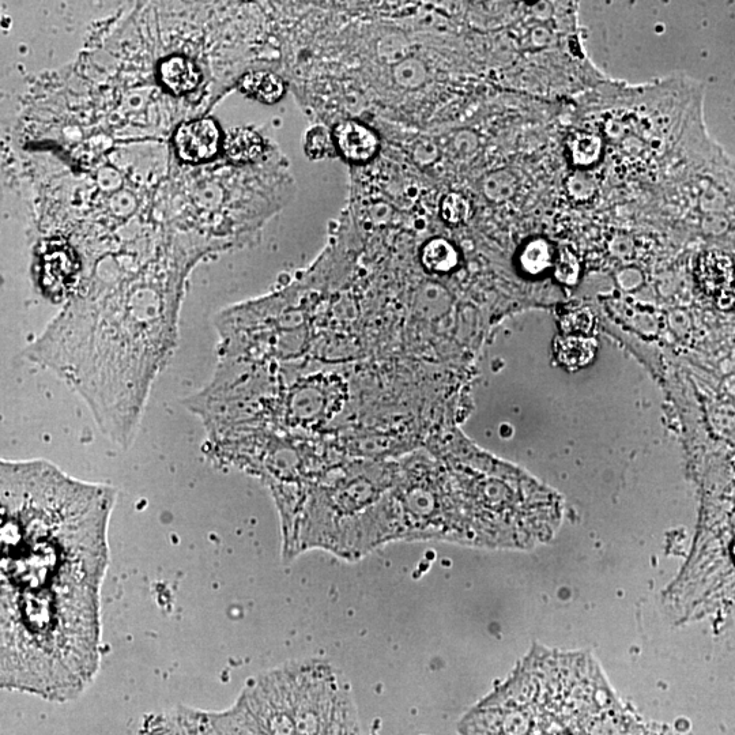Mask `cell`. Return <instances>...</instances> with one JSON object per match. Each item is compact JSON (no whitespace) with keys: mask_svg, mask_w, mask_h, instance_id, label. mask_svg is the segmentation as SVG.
Returning a JSON list of instances; mask_svg holds the SVG:
<instances>
[{"mask_svg":"<svg viewBox=\"0 0 735 735\" xmlns=\"http://www.w3.org/2000/svg\"><path fill=\"white\" fill-rule=\"evenodd\" d=\"M0 500V684L73 699L100 669V597L116 490L44 459L2 461Z\"/></svg>","mask_w":735,"mask_h":735,"instance_id":"cell-1","label":"cell"},{"mask_svg":"<svg viewBox=\"0 0 735 735\" xmlns=\"http://www.w3.org/2000/svg\"><path fill=\"white\" fill-rule=\"evenodd\" d=\"M81 262L66 240H48L37 256V277L43 292L51 299H63L78 281Z\"/></svg>","mask_w":735,"mask_h":735,"instance_id":"cell-2","label":"cell"},{"mask_svg":"<svg viewBox=\"0 0 735 735\" xmlns=\"http://www.w3.org/2000/svg\"><path fill=\"white\" fill-rule=\"evenodd\" d=\"M221 145V131L211 119L184 123L175 135L176 152L183 161L201 164L216 156Z\"/></svg>","mask_w":735,"mask_h":735,"instance_id":"cell-3","label":"cell"},{"mask_svg":"<svg viewBox=\"0 0 735 735\" xmlns=\"http://www.w3.org/2000/svg\"><path fill=\"white\" fill-rule=\"evenodd\" d=\"M335 146L346 160L363 164L378 153L379 139L371 128L358 122H343L335 128Z\"/></svg>","mask_w":735,"mask_h":735,"instance_id":"cell-4","label":"cell"},{"mask_svg":"<svg viewBox=\"0 0 735 735\" xmlns=\"http://www.w3.org/2000/svg\"><path fill=\"white\" fill-rule=\"evenodd\" d=\"M701 288L719 301L729 300L733 293L734 265L722 252H707L697 266Z\"/></svg>","mask_w":735,"mask_h":735,"instance_id":"cell-5","label":"cell"},{"mask_svg":"<svg viewBox=\"0 0 735 735\" xmlns=\"http://www.w3.org/2000/svg\"><path fill=\"white\" fill-rule=\"evenodd\" d=\"M162 85L175 94H184L194 90L201 81V71L194 62L184 56H171L160 64Z\"/></svg>","mask_w":735,"mask_h":735,"instance_id":"cell-6","label":"cell"},{"mask_svg":"<svg viewBox=\"0 0 735 735\" xmlns=\"http://www.w3.org/2000/svg\"><path fill=\"white\" fill-rule=\"evenodd\" d=\"M241 92L263 104L280 101L285 93V85L280 77L269 71H252L240 79Z\"/></svg>","mask_w":735,"mask_h":735,"instance_id":"cell-7","label":"cell"},{"mask_svg":"<svg viewBox=\"0 0 735 735\" xmlns=\"http://www.w3.org/2000/svg\"><path fill=\"white\" fill-rule=\"evenodd\" d=\"M226 156L235 162H251L263 152V142L259 134L251 128H236L231 131L224 143Z\"/></svg>","mask_w":735,"mask_h":735,"instance_id":"cell-8","label":"cell"},{"mask_svg":"<svg viewBox=\"0 0 735 735\" xmlns=\"http://www.w3.org/2000/svg\"><path fill=\"white\" fill-rule=\"evenodd\" d=\"M597 350L594 339L583 337H564L557 342V356L568 368H582L591 363Z\"/></svg>","mask_w":735,"mask_h":735,"instance_id":"cell-9","label":"cell"},{"mask_svg":"<svg viewBox=\"0 0 735 735\" xmlns=\"http://www.w3.org/2000/svg\"><path fill=\"white\" fill-rule=\"evenodd\" d=\"M458 260L454 245L444 239H433L422 250V265L432 273H450Z\"/></svg>","mask_w":735,"mask_h":735,"instance_id":"cell-10","label":"cell"},{"mask_svg":"<svg viewBox=\"0 0 735 735\" xmlns=\"http://www.w3.org/2000/svg\"><path fill=\"white\" fill-rule=\"evenodd\" d=\"M553 263V252L545 240H534L527 244L520 256V265L527 274L538 275L548 270Z\"/></svg>","mask_w":735,"mask_h":735,"instance_id":"cell-11","label":"cell"},{"mask_svg":"<svg viewBox=\"0 0 735 735\" xmlns=\"http://www.w3.org/2000/svg\"><path fill=\"white\" fill-rule=\"evenodd\" d=\"M471 216V206L465 196L461 194H448L441 202V217L451 225L463 224Z\"/></svg>","mask_w":735,"mask_h":735,"instance_id":"cell-12","label":"cell"},{"mask_svg":"<svg viewBox=\"0 0 735 735\" xmlns=\"http://www.w3.org/2000/svg\"><path fill=\"white\" fill-rule=\"evenodd\" d=\"M335 149L337 146H335L334 137H331L326 128L316 127L309 131L307 143H305V150L309 157L318 160V158L330 156Z\"/></svg>","mask_w":735,"mask_h":735,"instance_id":"cell-13","label":"cell"},{"mask_svg":"<svg viewBox=\"0 0 735 735\" xmlns=\"http://www.w3.org/2000/svg\"><path fill=\"white\" fill-rule=\"evenodd\" d=\"M601 153V141L594 135H578L572 145V154H574L576 164L588 165L597 161Z\"/></svg>","mask_w":735,"mask_h":735,"instance_id":"cell-14","label":"cell"},{"mask_svg":"<svg viewBox=\"0 0 735 735\" xmlns=\"http://www.w3.org/2000/svg\"><path fill=\"white\" fill-rule=\"evenodd\" d=\"M579 275V263L578 259L571 251L563 250L560 251L559 259H557L556 265V277L559 278L564 284H575L578 280Z\"/></svg>","mask_w":735,"mask_h":735,"instance_id":"cell-15","label":"cell"},{"mask_svg":"<svg viewBox=\"0 0 735 735\" xmlns=\"http://www.w3.org/2000/svg\"><path fill=\"white\" fill-rule=\"evenodd\" d=\"M591 326L588 311L575 312L564 319V329L569 333H586Z\"/></svg>","mask_w":735,"mask_h":735,"instance_id":"cell-16","label":"cell"}]
</instances>
